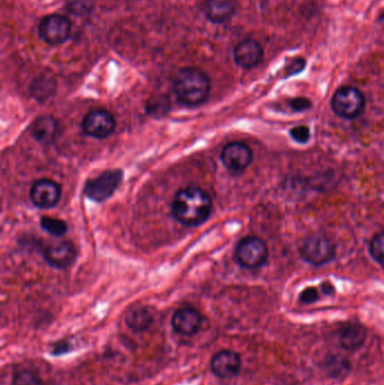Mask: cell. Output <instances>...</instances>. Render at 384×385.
I'll return each mask as SVG.
<instances>
[{
	"label": "cell",
	"instance_id": "10",
	"mask_svg": "<svg viewBox=\"0 0 384 385\" xmlns=\"http://www.w3.org/2000/svg\"><path fill=\"white\" fill-rule=\"evenodd\" d=\"M32 203L40 209H51L61 198V187L51 179H40L34 182L30 191Z\"/></svg>",
	"mask_w": 384,
	"mask_h": 385
},
{
	"label": "cell",
	"instance_id": "20",
	"mask_svg": "<svg viewBox=\"0 0 384 385\" xmlns=\"http://www.w3.org/2000/svg\"><path fill=\"white\" fill-rule=\"evenodd\" d=\"M40 223L43 230L53 237H64V234H67V223L60 218L43 216L41 218Z\"/></svg>",
	"mask_w": 384,
	"mask_h": 385
},
{
	"label": "cell",
	"instance_id": "16",
	"mask_svg": "<svg viewBox=\"0 0 384 385\" xmlns=\"http://www.w3.org/2000/svg\"><path fill=\"white\" fill-rule=\"evenodd\" d=\"M60 128L57 120L51 115H42L34 123L32 134L34 139L44 146H49L55 142L58 138Z\"/></svg>",
	"mask_w": 384,
	"mask_h": 385
},
{
	"label": "cell",
	"instance_id": "15",
	"mask_svg": "<svg viewBox=\"0 0 384 385\" xmlns=\"http://www.w3.org/2000/svg\"><path fill=\"white\" fill-rule=\"evenodd\" d=\"M205 17L214 24H223L233 17L237 10L236 0H208L205 3Z\"/></svg>",
	"mask_w": 384,
	"mask_h": 385
},
{
	"label": "cell",
	"instance_id": "24",
	"mask_svg": "<svg viewBox=\"0 0 384 385\" xmlns=\"http://www.w3.org/2000/svg\"><path fill=\"white\" fill-rule=\"evenodd\" d=\"M290 135L296 142L305 144V143L309 142V140L311 137V132L307 125H298V126L291 129Z\"/></svg>",
	"mask_w": 384,
	"mask_h": 385
},
{
	"label": "cell",
	"instance_id": "4",
	"mask_svg": "<svg viewBox=\"0 0 384 385\" xmlns=\"http://www.w3.org/2000/svg\"><path fill=\"white\" fill-rule=\"evenodd\" d=\"M300 255L308 264L323 266L335 258L336 245L323 234H314L302 243Z\"/></svg>",
	"mask_w": 384,
	"mask_h": 385
},
{
	"label": "cell",
	"instance_id": "6",
	"mask_svg": "<svg viewBox=\"0 0 384 385\" xmlns=\"http://www.w3.org/2000/svg\"><path fill=\"white\" fill-rule=\"evenodd\" d=\"M123 171L119 169L106 170L104 173L88 180L85 186V195L96 203H103L114 194L122 182Z\"/></svg>",
	"mask_w": 384,
	"mask_h": 385
},
{
	"label": "cell",
	"instance_id": "12",
	"mask_svg": "<svg viewBox=\"0 0 384 385\" xmlns=\"http://www.w3.org/2000/svg\"><path fill=\"white\" fill-rule=\"evenodd\" d=\"M211 368L219 379H232L240 372V356L232 350H221L212 358Z\"/></svg>",
	"mask_w": 384,
	"mask_h": 385
},
{
	"label": "cell",
	"instance_id": "22",
	"mask_svg": "<svg viewBox=\"0 0 384 385\" xmlns=\"http://www.w3.org/2000/svg\"><path fill=\"white\" fill-rule=\"evenodd\" d=\"M369 249L373 259L384 266V232L375 234L369 243Z\"/></svg>",
	"mask_w": 384,
	"mask_h": 385
},
{
	"label": "cell",
	"instance_id": "27",
	"mask_svg": "<svg viewBox=\"0 0 384 385\" xmlns=\"http://www.w3.org/2000/svg\"><path fill=\"white\" fill-rule=\"evenodd\" d=\"M319 292L317 288H308L302 291L300 294V302L303 304H312L319 300Z\"/></svg>",
	"mask_w": 384,
	"mask_h": 385
},
{
	"label": "cell",
	"instance_id": "26",
	"mask_svg": "<svg viewBox=\"0 0 384 385\" xmlns=\"http://www.w3.org/2000/svg\"><path fill=\"white\" fill-rule=\"evenodd\" d=\"M305 59L302 58H294L291 61L289 66H287V69H285V78H289V77L296 76L298 73H302L305 68Z\"/></svg>",
	"mask_w": 384,
	"mask_h": 385
},
{
	"label": "cell",
	"instance_id": "9",
	"mask_svg": "<svg viewBox=\"0 0 384 385\" xmlns=\"http://www.w3.org/2000/svg\"><path fill=\"white\" fill-rule=\"evenodd\" d=\"M221 160L230 173L238 175L249 167L253 161V151L244 143H229L223 148Z\"/></svg>",
	"mask_w": 384,
	"mask_h": 385
},
{
	"label": "cell",
	"instance_id": "21",
	"mask_svg": "<svg viewBox=\"0 0 384 385\" xmlns=\"http://www.w3.org/2000/svg\"><path fill=\"white\" fill-rule=\"evenodd\" d=\"M351 366L345 358L342 357H332L329 361H327L326 370L332 377L338 379L343 377L348 373Z\"/></svg>",
	"mask_w": 384,
	"mask_h": 385
},
{
	"label": "cell",
	"instance_id": "11",
	"mask_svg": "<svg viewBox=\"0 0 384 385\" xmlns=\"http://www.w3.org/2000/svg\"><path fill=\"white\" fill-rule=\"evenodd\" d=\"M44 259L50 266L64 270L75 263L77 257L76 248L73 243L68 240H61L58 243H51L43 252Z\"/></svg>",
	"mask_w": 384,
	"mask_h": 385
},
{
	"label": "cell",
	"instance_id": "13",
	"mask_svg": "<svg viewBox=\"0 0 384 385\" xmlns=\"http://www.w3.org/2000/svg\"><path fill=\"white\" fill-rule=\"evenodd\" d=\"M236 64L244 69H253L264 59V50L257 41L247 39L239 43L233 50Z\"/></svg>",
	"mask_w": 384,
	"mask_h": 385
},
{
	"label": "cell",
	"instance_id": "7",
	"mask_svg": "<svg viewBox=\"0 0 384 385\" xmlns=\"http://www.w3.org/2000/svg\"><path fill=\"white\" fill-rule=\"evenodd\" d=\"M39 35L50 46L64 44L71 35V23L58 14L46 16L39 26Z\"/></svg>",
	"mask_w": 384,
	"mask_h": 385
},
{
	"label": "cell",
	"instance_id": "5",
	"mask_svg": "<svg viewBox=\"0 0 384 385\" xmlns=\"http://www.w3.org/2000/svg\"><path fill=\"white\" fill-rule=\"evenodd\" d=\"M236 261L244 268L256 270L269 259V248L262 239L246 237L241 240L235 252Z\"/></svg>",
	"mask_w": 384,
	"mask_h": 385
},
{
	"label": "cell",
	"instance_id": "23",
	"mask_svg": "<svg viewBox=\"0 0 384 385\" xmlns=\"http://www.w3.org/2000/svg\"><path fill=\"white\" fill-rule=\"evenodd\" d=\"M12 385H42V381L32 370H21L12 377Z\"/></svg>",
	"mask_w": 384,
	"mask_h": 385
},
{
	"label": "cell",
	"instance_id": "8",
	"mask_svg": "<svg viewBox=\"0 0 384 385\" xmlns=\"http://www.w3.org/2000/svg\"><path fill=\"white\" fill-rule=\"evenodd\" d=\"M116 123L113 115L105 109H95L84 118L81 129L84 133L95 139L110 137L115 130Z\"/></svg>",
	"mask_w": 384,
	"mask_h": 385
},
{
	"label": "cell",
	"instance_id": "14",
	"mask_svg": "<svg viewBox=\"0 0 384 385\" xmlns=\"http://www.w3.org/2000/svg\"><path fill=\"white\" fill-rule=\"evenodd\" d=\"M174 330L183 336H193L201 328L202 316L198 310L193 308H183L177 310L171 319Z\"/></svg>",
	"mask_w": 384,
	"mask_h": 385
},
{
	"label": "cell",
	"instance_id": "2",
	"mask_svg": "<svg viewBox=\"0 0 384 385\" xmlns=\"http://www.w3.org/2000/svg\"><path fill=\"white\" fill-rule=\"evenodd\" d=\"M174 91L180 103L186 106H198L208 100L211 91L209 77L198 68L180 69L174 82Z\"/></svg>",
	"mask_w": 384,
	"mask_h": 385
},
{
	"label": "cell",
	"instance_id": "17",
	"mask_svg": "<svg viewBox=\"0 0 384 385\" xmlns=\"http://www.w3.org/2000/svg\"><path fill=\"white\" fill-rule=\"evenodd\" d=\"M366 340L365 328L356 323H348L339 330L338 341L345 350L354 352L360 349Z\"/></svg>",
	"mask_w": 384,
	"mask_h": 385
},
{
	"label": "cell",
	"instance_id": "28",
	"mask_svg": "<svg viewBox=\"0 0 384 385\" xmlns=\"http://www.w3.org/2000/svg\"><path fill=\"white\" fill-rule=\"evenodd\" d=\"M320 290L325 295L335 294V286L332 285L330 282H323V284H321Z\"/></svg>",
	"mask_w": 384,
	"mask_h": 385
},
{
	"label": "cell",
	"instance_id": "3",
	"mask_svg": "<svg viewBox=\"0 0 384 385\" xmlns=\"http://www.w3.org/2000/svg\"><path fill=\"white\" fill-rule=\"evenodd\" d=\"M332 109L342 119H356L365 109V97L360 89L344 86L337 89L332 96Z\"/></svg>",
	"mask_w": 384,
	"mask_h": 385
},
{
	"label": "cell",
	"instance_id": "18",
	"mask_svg": "<svg viewBox=\"0 0 384 385\" xmlns=\"http://www.w3.org/2000/svg\"><path fill=\"white\" fill-rule=\"evenodd\" d=\"M125 322L132 330L135 332H142V331L149 329L150 326L153 325V314L146 308H137L126 314Z\"/></svg>",
	"mask_w": 384,
	"mask_h": 385
},
{
	"label": "cell",
	"instance_id": "25",
	"mask_svg": "<svg viewBox=\"0 0 384 385\" xmlns=\"http://www.w3.org/2000/svg\"><path fill=\"white\" fill-rule=\"evenodd\" d=\"M289 107L292 112L300 113L311 109L312 103L308 98L296 97L289 100Z\"/></svg>",
	"mask_w": 384,
	"mask_h": 385
},
{
	"label": "cell",
	"instance_id": "19",
	"mask_svg": "<svg viewBox=\"0 0 384 385\" xmlns=\"http://www.w3.org/2000/svg\"><path fill=\"white\" fill-rule=\"evenodd\" d=\"M57 82L51 75L43 73L34 80L31 86V93L33 97L37 100H46L55 94Z\"/></svg>",
	"mask_w": 384,
	"mask_h": 385
},
{
	"label": "cell",
	"instance_id": "1",
	"mask_svg": "<svg viewBox=\"0 0 384 385\" xmlns=\"http://www.w3.org/2000/svg\"><path fill=\"white\" fill-rule=\"evenodd\" d=\"M212 212L210 195L202 188L189 186L177 191L171 203V214L185 227L203 225Z\"/></svg>",
	"mask_w": 384,
	"mask_h": 385
}]
</instances>
